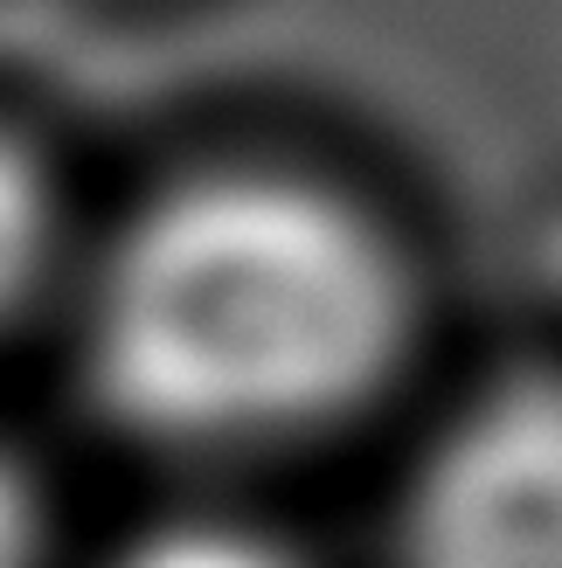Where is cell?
Segmentation results:
<instances>
[{
    "instance_id": "1",
    "label": "cell",
    "mask_w": 562,
    "mask_h": 568,
    "mask_svg": "<svg viewBox=\"0 0 562 568\" xmlns=\"http://www.w3.org/2000/svg\"><path fill=\"white\" fill-rule=\"evenodd\" d=\"M403 339L397 250L292 174H209L153 202L91 305V382L160 437H278L369 395Z\"/></svg>"
},
{
    "instance_id": "2",
    "label": "cell",
    "mask_w": 562,
    "mask_h": 568,
    "mask_svg": "<svg viewBox=\"0 0 562 568\" xmlns=\"http://www.w3.org/2000/svg\"><path fill=\"white\" fill-rule=\"evenodd\" d=\"M403 568H562V388L459 416L403 506Z\"/></svg>"
},
{
    "instance_id": "3",
    "label": "cell",
    "mask_w": 562,
    "mask_h": 568,
    "mask_svg": "<svg viewBox=\"0 0 562 568\" xmlns=\"http://www.w3.org/2000/svg\"><path fill=\"white\" fill-rule=\"evenodd\" d=\"M42 181L28 174V160L0 139V298L21 292V277L42 257Z\"/></svg>"
},
{
    "instance_id": "4",
    "label": "cell",
    "mask_w": 562,
    "mask_h": 568,
    "mask_svg": "<svg viewBox=\"0 0 562 568\" xmlns=\"http://www.w3.org/2000/svg\"><path fill=\"white\" fill-rule=\"evenodd\" d=\"M36 499H28L21 471L0 458V568H36Z\"/></svg>"
}]
</instances>
